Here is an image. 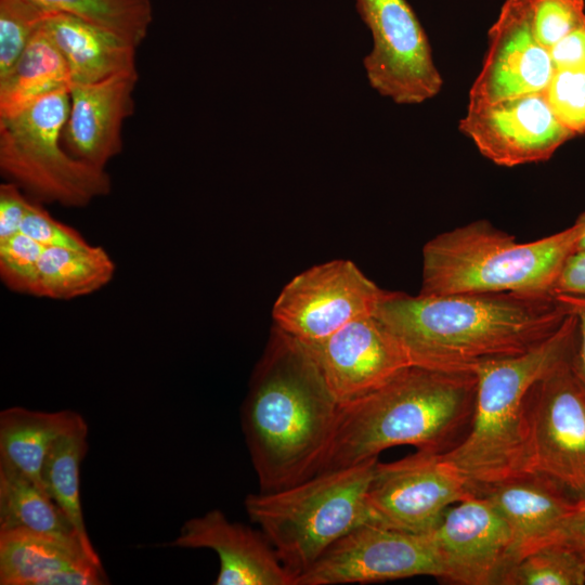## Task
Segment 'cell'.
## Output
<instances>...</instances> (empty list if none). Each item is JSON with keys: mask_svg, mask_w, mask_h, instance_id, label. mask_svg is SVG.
I'll list each match as a JSON object with an SVG mask.
<instances>
[{"mask_svg": "<svg viewBox=\"0 0 585 585\" xmlns=\"http://www.w3.org/2000/svg\"><path fill=\"white\" fill-rule=\"evenodd\" d=\"M12 530L35 532L82 548L73 525L46 490L0 459V531Z\"/></svg>", "mask_w": 585, "mask_h": 585, "instance_id": "obj_24", "label": "cell"}, {"mask_svg": "<svg viewBox=\"0 0 585 585\" xmlns=\"http://www.w3.org/2000/svg\"><path fill=\"white\" fill-rule=\"evenodd\" d=\"M570 310L551 295L384 292L374 315L411 365L476 373L483 364L524 354L550 338Z\"/></svg>", "mask_w": 585, "mask_h": 585, "instance_id": "obj_1", "label": "cell"}, {"mask_svg": "<svg viewBox=\"0 0 585 585\" xmlns=\"http://www.w3.org/2000/svg\"><path fill=\"white\" fill-rule=\"evenodd\" d=\"M585 230L580 214L569 227L520 243L486 220L438 234L422 248L424 295L520 292L551 295L566 259Z\"/></svg>", "mask_w": 585, "mask_h": 585, "instance_id": "obj_5", "label": "cell"}, {"mask_svg": "<svg viewBox=\"0 0 585 585\" xmlns=\"http://www.w3.org/2000/svg\"><path fill=\"white\" fill-rule=\"evenodd\" d=\"M48 12L65 13L116 34L136 48L153 22L151 0H34Z\"/></svg>", "mask_w": 585, "mask_h": 585, "instance_id": "obj_27", "label": "cell"}, {"mask_svg": "<svg viewBox=\"0 0 585 585\" xmlns=\"http://www.w3.org/2000/svg\"><path fill=\"white\" fill-rule=\"evenodd\" d=\"M555 69L549 50L535 38L529 0H506L489 29L487 51L468 103L545 92Z\"/></svg>", "mask_w": 585, "mask_h": 585, "instance_id": "obj_16", "label": "cell"}, {"mask_svg": "<svg viewBox=\"0 0 585 585\" xmlns=\"http://www.w3.org/2000/svg\"><path fill=\"white\" fill-rule=\"evenodd\" d=\"M459 131L502 167L546 161L574 135L559 121L544 92L469 104Z\"/></svg>", "mask_w": 585, "mask_h": 585, "instance_id": "obj_13", "label": "cell"}, {"mask_svg": "<svg viewBox=\"0 0 585 585\" xmlns=\"http://www.w3.org/2000/svg\"><path fill=\"white\" fill-rule=\"evenodd\" d=\"M301 343L340 405L368 394L411 365L375 315L354 320L324 339Z\"/></svg>", "mask_w": 585, "mask_h": 585, "instance_id": "obj_15", "label": "cell"}, {"mask_svg": "<svg viewBox=\"0 0 585 585\" xmlns=\"http://www.w3.org/2000/svg\"><path fill=\"white\" fill-rule=\"evenodd\" d=\"M31 199L13 182L0 185V242L20 233Z\"/></svg>", "mask_w": 585, "mask_h": 585, "instance_id": "obj_34", "label": "cell"}, {"mask_svg": "<svg viewBox=\"0 0 585 585\" xmlns=\"http://www.w3.org/2000/svg\"><path fill=\"white\" fill-rule=\"evenodd\" d=\"M575 338L576 317L570 312L562 326L536 348L476 370L477 395L468 432L441 456L477 495L525 473L529 393L547 372L572 354Z\"/></svg>", "mask_w": 585, "mask_h": 585, "instance_id": "obj_4", "label": "cell"}, {"mask_svg": "<svg viewBox=\"0 0 585 585\" xmlns=\"http://www.w3.org/2000/svg\"><path fill=\"white\" fill-rule=\"evenodd\" d=\"M341 405L300 341L274 326L240 410V422L262 492L316 474Z\"/></svg>", "mask_w": 585, "mask_h": 585, "instance_id": "obj_2", "label": "cell"}, {"mask_svg": "<svg viewBox=\"0 0 585 585\" xmlns=\"http://www.w3.org/2000/svg\"><path fill=\"white\" fill-rule=\"evenodd\" d=\"M170 545L212 549L220 566L214 585H296L261 531L232 522L218 509L185 521Z\"/></svg>", "mask_w": 585, "mask_h": 585, "instance_id": "obj_19", "label": "cell"}, {"mask_svg": "<svg viewBox=\"0 0 585 585\" xmlns=\"http://www.w3.org/2000/svg\"><path fill=\"white\" fill-rule=\"evenodd\" d=\"M43 249L21 232L0 242V278L11 291L34 296Z\"/></svg>", "mask_w": 585, "mask_h": 585, "instance_id": "obj_31", "label": "cell"}, {"mask_svg": "<svg viewBox=\"0 0 585 585\" xmlns=\"http://www.w3.org/2000/svg\"><path fill=\"white\" fill-rule=\"evenodd\" d=\"M20 232L44 248H83L91 245L77 230L54 219L39 202L31 200Z\"/></svg>", "mask_w": 585, "mask_h": 585, "instance_id": "obj_33", "label": "cell"}, {"mask_svg": "<svg viewBox=\"0 0 585 585\" xmlns=\"http://www.w3.org/2000/svg\"><path fill=\"white\" fill-rule=\"evenodd\" d=\"M88 426L82 420L51 448L42 470V486L73 525L86 554L102 566L84 524L80 500V466L88 451Z\"/></svg>", "mask_w": 585, "mask_h": 585, "instance_id": "obj_26", "label": "cell"}, {"mask_svg": "<svg viewBox=\"0 0 585 585\" xmlns=\"http://www.w3.org/2000/svg\"><path fill=\"white\" fill-rule=\"evenodd\" d=\"M572 354L547 372L529 393L525 473L546 477L583 499L585 386L574 370Z\"/></svg>", "mask_w": 585, "mask_h": 585, "instance_id": "obj_8", "label": "cell"}, {"mask_svg": "<svg viewBox=\"0 0 585 585\" xmlns=\"http://www.w3.org/2000/svg\"><path fill=\"white\" fill-rule=\"evenodd\" d=\"M115 271L113 259L101 246L47 247L40 257L34 296L53 300L88 296L105 287Z\"/></svg>", "mask_w": 585, "mask_h": 585, "instance_id": "obj_25", "label": "cell"}, {"mask_svg": "<svg viewBox=\"0 0 585 585\" xmlns=\"http://www.w3.org/2000/svg\"><path fill=\"white\" fill-rule=\"evenodd\" d=\"M535 38L550 49L585 17V0H529Z\"/></svg>", "mask_w": 585, "mask_h": 585, "instance_id": "obj_32", "label": "cell"}, {"mask_svg": "<svg viewBox=\"0 0 585 585\" xmlns=\"http://www.w3.org/2000/svg\"><path fill=\"white\" fill-rule=\"evenodd\" d=\"M544 94L573 135L585 134V62L557 67Z\"/></svg>", "mask_w": 585, "mask_h": 585, "instance_id": "obj_30", "label": "cell"}, {"mask_svg": "<svg viewBox=\"0 0 585 585\" xmlns=\"http://www.w3.org/2000/svg\"><path fill=\"white\" fill-rule=\"evenodd\" d=\"M370 30L373 49L363 64L370 87L401 105L437 96L443 78L428 37L406 0H354Z\"/></svg>", "mask_w": 585, "mask_h": 585, "instance_id": "obj_9", "label": "cell"}, {"mask_svg": "<svg viewBox=\"0 0 585 585\" xmlns=\"http://www.w3.org/2000/svg\"><path fill=\"white\" fill-rule=\"evenodd\" d=\"M50 13L34 0H0V78L12 69Z\"/></svg>", "mask_w": 585, "mask_h": 585, "instance_id": "obj_29", "label": "cell"}, {"mask_svg": "<svg viewBox=\"0 0 585 585\" xmlns=\"http://www.w3.org/2000/svg\"><path fill=\"white\" fill-rule=\"evenodd\" d=\"M108 578L77 545L26 530L0 531L1 585H103Z\"/></svg>", "mask_w": 585, "mask_h": 585, "instance_id": "obj_20", "label": "cell"}, {"mask_svg": "<svg viewBox=\"0 0 585 585\" xmlns=\"http://www.w3.org/2000/svg\"><path fill=\"white\" fill-rule=\"evenodd\" d=\"M377 460L321 471L294 485L245 497L247 516L296 583L335 542L368 522L367 491Z\"/></svg>", "mask_w": 585, "mask_h": 585, "instance_id": "obj_6", "label": "cell"}, {"mask_svg": "<svg viewBox=\"0 0 585 585\" xmlns=\"http://www.w3.org/2000/svg\"><path fill=\"white\" fill-rule=\"evenodd\" d=\"M555 295L585 296V250H574L566 259L552 287Z\"/></svg>", "mask_w": 585, "mask_h": 585, "instance_id": "obj_35", "label": "cell"}, {"mask_svg": "<svg viewBox=\"0 0 585 585\" xmlns=\"http://www.w3.org/2000/svg\"><path fill=\"white\" fill-rule=\"evenodd\" d=\"M420 575H442L430 533L366 522L335 542L298 576L296 585L373 583Z\"/></svg>", "mask_w": 585, "mask_h": 585, "instance_id": "obj_12", "label": "cell"}, {"mask_svg": "<svg viewBox=\"0 0 585 585\" xmlns=\"http://www.w3.org/2000/svg\"><path fill=\"white\" fill-rule=\"evenodd\" d=\"M477 382L476 373L403 368L376 390L341 405L318 472L378 458L398 445L447 452L471 424Z\"/></svg>", "mask_w": 585, "mask_h": 585, "instance_id": "obj_3", "label": "cell"}, {"mask_svg": "<svg viewBox=\"0 0 585 585\" xmlns=\"http://www.w3.org/2000/svg\"><path fill=\"white\" fill-rule=\"evenodd\" d=\"M585 560L563 543L524 556L504 574L500 585H583Z\"/></svg>", "mask_w": 585, "mask_h": 585, "instance_id": "obj_28", "label": "cell"}, {"mask_svg": "<svg viewBox=\"0 0 585 585\" xmlns=\"http://www.w3.org/2000/svg\"><path fill=\"white\" fill-rule=\"evenodd\" d=\"M555 67L585 62V17L564 38L549 49Z\"/></svg>", "mask_w": 585, "mask_h": 585, "instance_id": "obj_37", "label": "cell"}, {"mask_svg": "<svg viewBox=\"0 0 585 585\" xmlns=\"http://www.w3.org/2000/svg\"><path fill=\"white\" fill-rule=\"evenodd\" d=\"M136 82L135 69L98 82L70 84V106L62 144L73 157L105 169L121 152V127L134 112Z\"/></svg>", "mask_w": 585, "mask_h": 585, "instance_id": "obj_17", "label": "cell"}, {"mask_svg": "<svg viewBox=\"0 0 585 585\" xmlns=\"http://www.w3.org/2000/svg\"><path fill=\"white\" fill-rule=\"evenodd\" d=\"M505 519L511 534V564L558 542L584 506L554 481L522 473L482 494ZM509 567V568H510Z\"/></svg>", "mask_w": 585, "mask_h": 585, "instance_id": "obj_18", "label": "cell"}, {"mask_svg": "<svg viewBox=\"0 0 585 585\" xmlns=\"http://www.w3.org/2000/svg\"><path fill=\"white\" fill-rule=\"evenodd\" d=\"M70 84L68 66L41 24L12 69L0 78V118Z\"/></svg>", "mask_w": 585, "mask_h": 585, "instance_id": "obj_23", "label": "cell"}, {"mask_svg": "<svg viewBox=\"0 0 585 585\" xmlns=\"http://www.w3.org/2000/svg\"><path fill=\"white\" fill-rule=\"evenodd\" d=\"M558 542L573 549L585 560V498L583 508Z\"/></svg>", "mask_w": 585, "mask_h": 585, "instance_id": "obj_38", "label": "cell"}, {"mask_svg": "<svg viewBox=\"0 0 585 585\" xmlns=\"http://www.w3.org/2000/svg\"><path fill=\"white\" fill-rule=\"evenodd\" d=\"M385 290L350 260H332L295 276L273 306L275 327L301 342L324 339L374 315Z\"/></svg>", "mask_w": 585, "mask_h": 585, "instance_id": "obj_11", "label": "cell"}, {"mask_svg": "<svg viewBox=\"0 0 585 585\" xmlns=\"http://www.w3.org/2000/svg\"><path fill=\"white\" fill-rule=\"evenodd\" d=\"M69 106V89H61L0 118V170L36 202L82 208L108 195L112 181L104 168L73 157L62 144Z\"/></svg>", "mask_w": 585, "mask_h": 585, "instance_id": "obj_7", "label": "cell"}, {"mask_svg": "<svg viewBox=\"0 0 585 585\" xmlns=\"http://www.w3.org/2000/svg\"><path fill=\"white\" fill-rule=\"evenodd\" d=\"M576 317V338L572 365L585 386V296L555 295Z\"/></svg>", "mask_w": 585, "mask_h": 585, "instance_id": "obj_36", "label": "cell"}, {"mask_svg": "<svg viewBox=\"0 0 585 585\" xmlns=\"http://www.w3.org/2000/svg\"><path fill=\"white\" fill-rule=\"evenodd\" d=\"M430 536L442 570L440 580L460 585H500L511 564L508 524L482 495L447 508Z\"/></svg>", "mask_w": 585, "mask_h": 585, "instance_id": "obj_14", "label": "cell"}, {"mask_svg": "<svg viewBox=\"0 0 585 585\" xmlns=\"http://www.w3.org/2000/svg\"><path fill=\"white\" fill-rule=\"evenodd\" d=\"M581 216L585 220V211L582 212ZM575 250H585V230H584L583 234L581 235V237H580V239L577 242Z\"/></svg>", "mask_w": 585, "mask_h": 585, "instance_id": "obj_39", "label": "cell"}, {"mask_svg": "<svg viewBox=\"0 0 585 585\" xmlns=\"http://www.w3.org/2000/svg\"><path fill=\"white\" fill-rule=\"evenodd\" d=\"M42 25L63 55L72 83L98 82L136 69V47L112 31L65 13H50Z\"/></svg>", "mask_w": 585, "mask_h": 585, "instance_id": "obj_21", "label": "cell"}, {"mask_svg": "<svg viewBox=\"0 0 585 585\" xmlns=\"http://www.w3.org/2000/svg\"><path fill=\"white\" fill-rule=\"evenodd\" d=\"M82 420L80 414L70 410L41 412L8 407L0 413V459L42 486V470L51 448Z\"/></svg>", "mask_w": 585, "mask_h": 585, "instance_id": "obj_22", "label": "cell"}, {"mask_svg": "<svg viewBox=\"0 0 585 585\" xmlns=\"http://www.w3.org/2000/svg\"><path fill=\"white\" fill-rule=\"evenodd\" d=\"M477 494L441 454L416 452L399 460H377L367 491L368 522L428 534L445 510Z\"/></svg>", "mask_w": 585, "mask_h": 585, "instance_id": "obj_10", "label": "cell"}]
</instances>
